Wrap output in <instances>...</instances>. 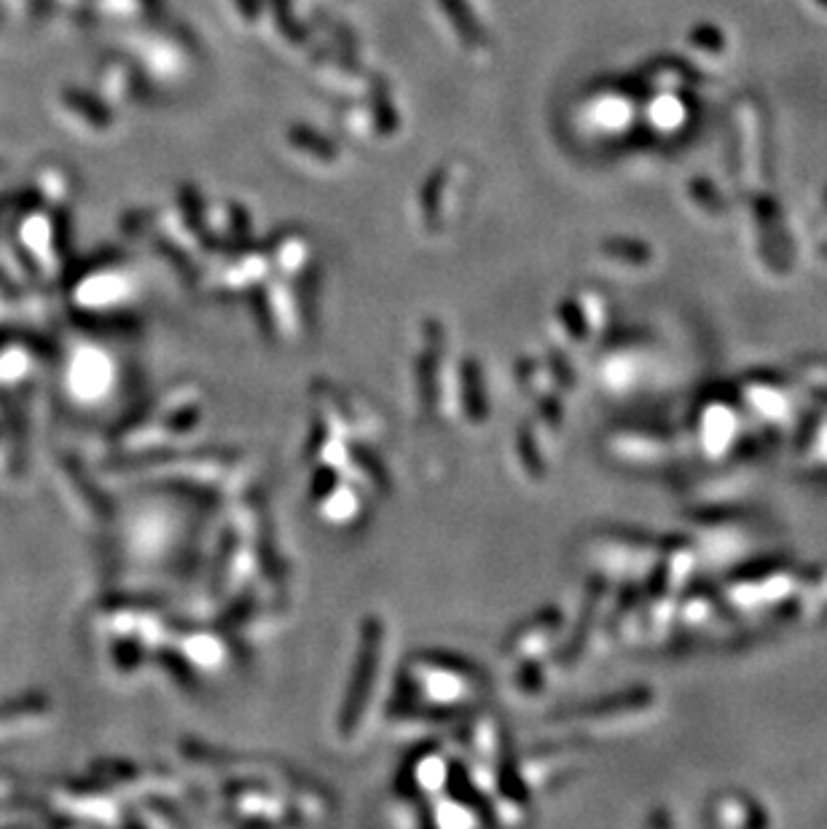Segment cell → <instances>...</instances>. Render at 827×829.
<instances>
[{
    "label": "cell",
    "instance_id": "6da1fadb",
    "mask_svg": "<svg viewBox=\"0 0 827 829\" xmlns=\"http://www.w3.org/2000/svg\"><path fill=\"white\" fill-rule=\"evenodd\" d=\"M412 779L416 781V784H420L416 789H422L425 795L439 792L441 781L446 779V762L441 760V757H435V754L422 757V760H416Z\"/></svg>",
    "mask_w": 827,
    "mask_h": 829
}]
</instances>
